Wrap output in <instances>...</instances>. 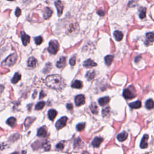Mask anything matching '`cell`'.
<instances>
[{
    "instance_id": "1",
    "label": "cell",
    "mask_w": 154,
    "mask_h": 154,
    "mask_svg": "<svg viewBox=\"0 0 154 154\" xmlns=\"http://www.w3.org/2000/svg\"><path fill=\"white\" fill-rule=\"evenodd\" d=\"M45 83L49 87L57 90H62L65 87L63 78L57 74L48 76L45 80Z\"/></svg>"
},
{
    "instance_id": "2",
    "label": "cell",
    "mask_w": 154,
    "mask_h": 154,
    "mask_svg": "<svg viewBox=\"0 0 154 154\" xmlns=\"http://www.w3.org/2000/svg\"><path fill=\"white\" fill-rule=\"evenodd\" d=\"M17 54L16 53L11 54L9 55L6 59L2 63L3 67H11L14 65L17 60Z\"/></svg>"
},
{
    "instance_id": "3",
    "label": "cell",
    "mask_w": 154,
    "mask_h": 154,
    "mask_svg": "<svg viewBox=\"0 0 154 154\" xmlns=\"http://www.w3.org/2000/svg\"><path fill=\"white\" fill-rule=\"evenodd\" d=\"M123 96L125 99H127L135 98L136 96V93H135V90L134 88L132 86H131L127 89H125L123 90Z\"/></svg>"
},
{
    "instance_id": "4",
    "label": "cell",
    "mask_w": 154,
    "mask_h": 154,
    "mask_svg": "<svg viewBox=\"0 0 154 154\" xmlns=\"http://www.w3.org/2000/svg\"><path fill=\"white\" fill-rule=\"evenodd\" d=\"M59 48L58 43L56 40H51L49 43V47H48V52L51 54H55L57 53Z\"/></svg>"
},
{
    "instance_id": "5",
    "label": "cell",
    "mask_w": 154,
    "mask_h": 154,
    "mask_svg": "<svg viewBox=\"0 0 154 154\" xmlns=\"http://www.w3.org/2000/svg\"><path fill=\"white\" fill-rule=\"evenodd\" d=\"M67 120V117H62V118L60 119L57 122L56 124H55V127H56L57 129H58V130L62 129V128H63L66 125Z\"/></svg>"
},
{
    "instance_id": "6",
    "label": "cell",
    "mask_w": 154,
    "mask_h": 154,
    "mask_svg": "<svg viewBox=\"0 0 154 154\" xmlns=\"http://www.w3.org/2000/svg\"><path fill=\"white\" fill-rule=\"evenodd\" d=\"M75 102L77 106H80L85 103V97L82 95H79L75 98Z\"/></svg>"
},
{
    "instance_id": "7",
    "label": "cell",
    "mask_w": 154,
    "mask_h": 154,
    "mask_svg": "<svg viewBox=\"0 0 154 154\" xmlns=\"http://www.w3.org/2000/svg\"><path fill=\"white\" fill-rule=\"evenodd\" d=\"M21 39H22V42L23 43V45L24 46H26L28 43L30 42V37L29 36H28L27 34H26L25 33L22 31L21 32Z\"/></svg>"
},
{
    "instance_id": "8",
    "label": "cell",
    "mask_w": 154,
    "mask_h": 154,
    "mask_svg": "<svg viewBox=\"0 0 154 154\" xmlns=\"http://www.w3.org/2000/svg\"><path fill=\"white\" fill-rule=\"evenodd\" d=\"M55 5L57 9V12L59 16H60L62 15V13H63V5L62 4V3L60 1H57L55 2Z\"/></svg>"
},
{
    "instance_id": "9",
    "label": "cell",
    "mask_w": 154,
    "mask_h": 154,
    "mask_svg": "<svg viewBox=\"0 0 154 154\" xmlns=\"http://www.w3.org/2000/svg\"><path fill=\"white\" fill-rule=\"evenodd\" d=\"M149 139V136L148 135L145 134L144 135L143 137L142 140L141 141V143H140V148L142 149H145L148 147V140Z\"/></svg>"
},
{
    "instance_id": "10",
    "label": "cell",
    "mask_w": 154,
    "mask_h": 154,
    "mask_svg": "<svg viewBox=\"0 0 154 154\" xmlns=\"http://www.w3.org/2000/svg\"><path fill=\"white\" fill-rule=\"evenodd\" d=\"M53 12L51 9L49 7H46L43 12V18L45 19H49L52 16Z\"/></svg>"
},
{
    "instance_id": "11",
    "label": "cell",
    "mask_w": 154,
    "mask_h": 154,
    "mask_svg": "<svg viewBox=\"0 0 154 154\" xmlns=\"http://www.w3.org/2000/svg\"><path fill=\"white\" fill-rule=\"evenodd\" d=\"M102 141L103 139L101 137H98L95 138L92 141L93 146L95 147V148H99L100 144H101V143L102 142Z\"/></svg>"
},
{
    "instance_id": "12",
    "label": "cell",
    "mask_w": 154,
    "mask_h": 154,
    "mask_svg": "<svg viewBox=\"0 0 154 154\" xmlns=\"http://www.w3.org/2000/svg\"><path fill=\"white\" fill-rule=\"evenodd\" d=\"M83 66L85 67H91L96 66L97 64L96 63H95V62L91 60V59H89L84 62Z\"/></svg>"
},
{
    "instance_id": "13",
    "label": "cell",
    "mask_w": 154,
    "mask_h": 154,
    "mask_svg": "<svg viewBox=\"0 0 154 154\" xmlns=\"http://www.w3.org/2000/svg\"><path fill=\"white\" fill-rule=\"evenodd\" d=\"M47 134V130L45 126H43V127L40 128L39 130L37 131V136L38 137H44Z\"/></svg>"
},
{
    "instance_id": "14",
    "label": "cell",
    "mask_w": 154,
    "mask_h": 154,
    "mask_svg": "<svg viewBox=\"0 0 154 154\" xmlns=\"http://www.w3.org/2000/svg\"><path fill=\"white\" fill-rule=\"evenodd\" d=\"M36 63H37V60L34 57H30L28 60V66L30 67H32L34 68L36 66Z\"/></svg>"
},
{
    "instance_id": "15",
    "label": "cell",
    "mask_w": 154,
    "mask_h": 154,
    "mask_svg": "<svg viewBox=\"0 0 154 154\" xmlns=\"http://www.w3.org/2000/svg\"><path fill=\"white\" fill-rule=\"evenodd\" d=\"M110 98L109 97H107V96H105V97H104V98H101L98 100V102H99V104L101 106H104L106 104H108L110 101Z\"/></svg>"
},
{
    "instance_id": "16",
    "label": "cell",
    "mask_w": 154,
    "mask_h": 154,
    "mask_svg": "<svg viewBox=\"0 0 154 154\" xmlns=\"http://www.w3.org/2000/svg\"><path fill=\"white\" fill-rule=\"evenodd\" d=\"M66 65V58L64 57H62L60 58L58 62L57 63V67L58 68H62L65 66Z\"/></svg>"
},
{
    "instance_id": "17",
    "label": "cell",
    "mask_w": 154,
    "mask_h": 154,
    "mask_svg": "<svg viewBox=\"0 0 154 154\" xmlns=\"http://www.w3.org/2000/svg\"><path fill=\"white\" fill-rule=\"evenodd\" d=\"M35 120V118L33 117H27L25 119L24 122V125L25 126L26 130L28 128V127H30V125H31V123L34 122V120Z\"/></svg>"
},
{
    "instance_id": "18",
    "label": "cell",
    "mask_w": 154,
    "mask_h": 154,
    "mask_svg": "<svg viewBox=\"0 0 154 154\" xmlns=\"http://www.w3.org/2000/svg\"><path fill=\"white\" fill-rule=\"evenodd\" d=\"M128 137V133L126 132H123L122 133L119 134L117 135V140L120 141H123L126 140Z\"/></svg>"
},
{
    "instance_id": "19",
    "label": "cell",
    "mask_w": 154,
    "mask_h": 154,
    "mask_svg": "<svg viewBox=\"0 0 154 154\" xmlns=\"http://www.w3.org/2000/svg\"><path fill=\"white\" fill-rule=\"evenodd\" d=\"M57 114V112L55 110H50L48 111V117L51 120H53L55 119V117H56Z\"/></svg>"
},
{
    "instance_id": "20",
    "label": "cell",
    "mask_w": 154,
    "mask_h": 154,
    "mask_svg": "<svg viewBox=\"0 0 154 154\" xmlns=\"http://www.w3.org/2000/svg\"><path fill=\"white\" fill-rule=\"evenodd\" d=\"M71 86L72 88H75V89H81L82 87V83L81 81L77 80L72 84Z\"/></svg>"
},
{
    "instance_id": "21",
    "label": "cell",
    "mask_w": 154,
    "mask_h": 154,
    "mask_svg": "<svg viewBox=\"0 0 154 154\" xmlns=\"http://www.w3.org/2000/svg\"><path fill=\"white\" fill-rule=\"evenodd\" d=\"M114 36L116 38V40L117 41H120L123 37V33L121 31H116L114 32Z\"/></svg>"
},
{
    "instance_id": "22",
    "label": "cell",
    "mask_w": 154,
    "mask_h": 154,
    "mask_svg": "<svg viewBox=\"0 0 154 154\" xmlns=\"http://www.w3.org/2000/svg\"><path fill=\"white\" fill-rule=\"evenodd\" d=\"M114 59V56L112 55H108L105 57V62L107 66H110L113 62Z\"/></svg>"
},
{
    "instance_id": "23",
    "label": "cell",
    "mask_w": 154,
    "mask_h": 154,
    "mask_svg": "<svg viewBox=\"0 0 154 154\" xmlns=\"http://www.w3.org/2000/svg\"><path fill=\"white\" fill-rule=\"evenodd\" d=\"M130 107L132 108H134V109H137V108H139L141 107V102L138 101L134 102L131 103L129 104Z\"/></svg>"
},
{
    "instance_id": "24",
    "label": "cell",
    "mask_w": 154,
    "mask_h": 154,
    "mask_svg": "<svg viewBox=\"0 0 154 154\" xmlns=\"http://www.w3.org/2000/svg\"><path fill=\"white\" fill-rule=\"evenodd\" d=\"M16 120L14 117H10V118L8 119L7 120V123L9 125V126H12V127H14V125H16Z\"/></svg>"
},
{
    "instance_id": "25",
    "label": "cell",
    "mask_w": 154,
    "mask_h": 154,
    "mask_svg": "<svg viewBox=\"0 0 154 154\" xmlns=\"http://www.w3.org/2000/svg\"><path fill=\"white\" fill-rule=\"evenodd\" d=\"M77 26H78V25L74 24H71V25L69 26V27L68 30H67V31H68L69 33H73L75 31H77Z\"/></svg>"
},
{
    "instance_id": "26",
    "label": "cell",
    "mask_w": 154,
    "mask_h": 154,
    "mask_svg": "<svg viewBox=\"0 0 154 154\" xmlns=\"http://www.w3.org/2000/svg\"><path fill=\"white\" fill-rule=\"evenodd\" d=\"M95 73L94 71H89V72H87L86 73V78H87L88 81H90V80H93V79L95 78Z\"/></svg>"
},
{
    "instance_id": "27",
    "label": "cell",
    "mask_w": 154,
    "mask_h": 154,
    "mask_svg": "<svg viewBox=\"0 0 154 154\" xmlns=\"http://www.w3.org/2000/svg\"><path fill=\"white\" fill-rule=\"evenodd\" d=\"M21 75L20 74V73H16L15 74H14V77L12 79V82L13 84L17 83L19 80H21Z\"/></svg>"
},
{
    "instance_id": "28",
    "label": "cell",
    "mask_w": 154,
    "mask_h": 154,
    "mask_svg": "<svg viewBox=\"0 0 154 154\" xmlns=\"http://www.w3.org/2000/svg\"><path fill=\"white\" fill-rule=\"evenodd\" d=\"M90 108V110H91V111L92 112V113H93V114H96L98 113V107L95 103H93V104H91Z\"/></svg>"
},
{
    "instance_id": "29",
    "label": "cell",
    "mask_w": 154,
    "mask_h": 154,
    "mask_svg": "<svg viewBox=\"0 0 154 154\" xmlns=\"http://www.w3.org/2000/svg\"><path fill=\"white\" fill-rule=\"evenodd\" d=\"M146 107L148 109H152V108H154V101L152 99H148L146 102Z\"/></svg>"
},
{
    "instance_id": "30",
    "label": "cell",
    "mask_w": 154,
    "mask_h": 154,
    "mask_svg": "<svg viewBox=\"0 0 154 154\" xmlns=\"http://www.w3.org/2000/svg\"><path fill=\"white\" fill-rule=\"evenodd\" d=\"M45 105V102L43 101L37 103V104H36V108H36V110H42L43 108Z\"/></svg>"
},
{
    "instance_id": "31",
    "label": "cell",
    "mask_w": 154,
    "mask_h": 154,
    "mask_svg": "<svg viewBox=\"0 0 154 154\" xmlns=\"http://www.w3.org/2000/svg\"><path fill=\"white\" fill-rule=\"evenodd\" d=\"M146 37L149 42H153L154 41V33H148L146 34Z\"/></svg>"
},
{
    "instance_id": "32",
    "label": "cell",
    "mask_w": 154,
    "mask_h": 154,
    "mask_svg": "<svg viewBox=\"0 0 154 154\" xmlns=\"http://www.w3.org/2000/svg\"><path fill=\"white\" fill-rule=\"evenodd\" d=\"M110 112V108L109 107H106V108H104V109L102 110V114L103 116H104V117H105V116H107L108 114H109Z\"/></svg>"
},
{
    "instance_id": "33",
    "label": "cell",
    "mask_w": 154,
    "mask_h": 154,
    "mask_svg": "<svg viewBox=\"0 0 154 154\" xmlns=\"http://www.w3.org/2000/svg\"><path fill=\"white\" fill-rule=\"evenodd\" d=\"M34 40H35V43H36V45H40V44L42 43L43 38L41 36H38V37H35Z\"/></svg>"
},
{
    "instance_id": "34",
    "label": "cell",
    "mask_w": 154,
    "mask_h": 154,
    "mask_svg": "<svg viewBox=\"0 0 154 154\" xmlns=\"http://www.w3.org/2000/svg\"><path fill=\"white\" fill-rule=\"evenodd\" d=\"M85 128V123H80L77 125V130L78 131H81L83 130Z\"/></svg>"
},
{
    "instance_id": "35",
    "label": "cell",
    "mask_w": 154,
    "mask_h": 154,
    "mask_svg": "<svg viewBox=\"0 0 154 154\" xmlns=\"http://www.w3.org/2000/svg\"><path fill=\"white\" fill-rule=\"evenodd\" d=\"M139 16L141 19H143L144 18H145L146 16V9L144 8H142V10H140V14H139Z\"/></svg>"
},
{
    "instance_id": "36",
    "label": "cell",
    "mask_w": 154,
    "mask_h": 154,
    "mask_svg": "<svg viewBox=\"0 0 154 154\" xmlns=\"http://www.w3.org/2000/svg\"><path fill=\"white\" fill-rule=\"evenodd\" d=\"M43 148L45 150H49L51 149V145L48 142H46L43 144Z\"/></svg>"
},
{
    "instance_id": "37",
    "label": "cell",
    "mask_w": 154,
    "mask_h": 154,
    "mask_svg": "<svg viewBox=\"0 0 154 154\" xmlns=\"http://www.w3.org/2000/svg\"><path fill=\"white\" fill-rule=\"evenodd\" d=\"M69 63L71 66H73L75 64V63H76V57L75 56H73V57L71 58V60H70V61H69Z\"/></svg>"
},
{
    "instance_id": "38",
    "label": "cell",
    "mask_w": 154,
    "mask_h": 154,
    "mask_svg": "<svg viewBox=\"0 0 154 154\" xmlns=\"http://www.w3.org/2000/svg\"><path fill=\"white\" fill-rule=\"evenodd\" d=\"M57 149H60V150H62V149H63L64 148V143L63 142H60L59 143H58L56 146Z\"/></svg>"
},
{
    "instance_id": "39",
    "label": "cell",
    "mask_w": 154,
    "mask_h": 154,
    "mask_svg": "<svg viewBox=\"0 0 154 154\" xmlns=\"http://www.w3.org/2000/svg\"><path fill=\"white\" fill-rule=\"evenodd\" d=\"M21 9H19V8L17 7L16 8V12H15V14L16 16H19L21 15Z\"/></svg>"
},
{
    "instance_id": "40",
    "label": "cell",
    "mask_w": 154,
    "mask_h": 154,
    "mask_svg": "<svg viewBox=\"0 0 154 154\" xmlns=\"http://www.w3.org/2000/svg\"><path fill=\"white\" fill-rule=\"evenodd\" d=\"M97 13H98L99 16H102L105 15V12H104L103 10H99L97 11Z\"/></svg>"
},
{
    "instance_id": "41",
    "label": "cell",
    "mask_w": 154,
    "mask_h": 154,
    "mask_svg": "<svg viewBox=\"0 0 154 154\" xmlns=\"http://www.w3.org/2000/svg\"><path fill=\"white\" fill-rule=\"evenodd\" d=\"M66 108L69 110H72L73 109V105L72 104H67L66 105Z\"/></svg>"
},
{
    "instance_id": "42",
    "label": "cell",
    "mask_w": 154,
    "mask_h": 154,
    "mask_svg": "<svg viewBox=\"0 0 154 154\" xmlns=\"http://www.w3.org/2000/svg\"><path fill=\"white\" fill-rule=\"evenodd\" d=\"M45 95H46V94L44 93V92L43 91H42L41 92H40V99H42V98H43V97H45Z\"/></svg>"
},
{
    "instance_id": "43",
    "label": "cell",
    "mask_w": 154,
    "mask_h": 154,
    "mask_svg": "<svg viewBox=\"0 0 154 154\" xmlns=\"http://www.w3.org/2000/svg\"><path fill=\"white\" fill-rule=\"evenodd\" d=\"M82 154H89V153H88V152H86V151H85V152H84L83 153H82Z\"/></svg>"
},
{
    "instance_id": "44",
    "label": "cell",
    "mask_w": 154,
    "mask_h": 154,
    "mask_svg": "<svg viewBox=\"0 0 154 154\" xmlns=\"http://www.w3.org/2000/svg\"><path fill=\"white\" fill-rule=\"evenodd\" d=\"M12 154H19V153H18V152H13V153H12Z\"/></svg>"
}]
</instances>
